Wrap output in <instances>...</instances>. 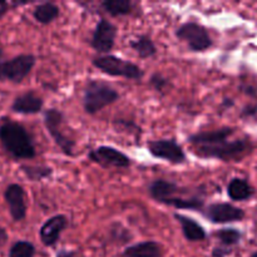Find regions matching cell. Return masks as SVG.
Masks as SVG:
<instances>
[{"label": "cell", "instance_id": "6da1fadb", "mask_svg": "<svg viewBox=\"0 0 257 257\" xmlns=\"http://www.w3.org/2000/svg\"><path fill=\"white\" fill-rule=\"evenodd\" d=\"M233 128L223 127L210 132H200L188 137V142L195 148V155L201 158H215L232 161L240 158L247 151L248 146L243 140L230 141Z\"/></svg>", "mask_w": 257, "mask_h": 257}, {"label": "cell", "instance_id": "7a4b0ae2", "mask_svg": "<svg viewBox=\"0 0 257 257\" xmlns=\"http://www.w3.org/2000/svg\"><path fill=\"white\" fill-rule=\"evenodd\" d=\"M0 142L5 151L17 160H32L37 155L29 132L14 120L4 119L0 123Z\"/></svg>", "mask_w": 257, "mask_h": 257}, {"label": "cell", "instance_id": "3957f363", "mask_svg": "<svg viewBox=\"0 0 257 257\" xmlns=\"http://www.w3.org/2000/svg\"><path fill=\"white\" fill-rule=\"evenodd\" d=\"M119 99L117 90L108 83L92 79L87 83L83 95V107L88 114H95Z\"/></svg>", "mask_w": 257, "mask_h": 257}, {"label": "cell", "instance_id": "277c9868", "mask_svg": "<svg viewBox=\"0 0 257 257\" xmlns=\"http://www.w3.org/2000/svg\"><path fill=\"white\" fill-rule=\"evenodd\" d=\"M93 65L104 74L110 77H122L125 79H141L143 75L142 69L137 64L122 59L115 55H99L93 59Z\"/></svg>", "mask_w": 257, "mask_h": 257}, {"label": "cell", "instance_id": "5b68a950", "mask_svg": "<svg viewBox=\"0 0 257 257\" xmlns=\"http://www.w3.org/2000/svg\"><path fill=\"white\" fill-rule=\"evenodd\" d=\"M176 37L188 45L191 52H205L212 47L210 33L201 24L188 22L176 30Z\"/></svg>", "mask_w": 257, "mask_h": 257}, {"label": "cell", "instance_id": "8992f818", "mask_svg": "<svg viewBox=\"0 0 257 257\" xmlns=\"http://www.w3.org/2000/svg\"><path fill=\"white\" fill-rule=\"evenodd\" d=\"M35 62L37 59L33 54H20L9 60H0V80L23 82L32 72Z\"/></svg>", "mask_w": 257, "mask_h": 257}, {"label": "cell", "instance_id": "52a82bcc", "mask_svg": "<svg viewBox=\"0 0 257 257\" xmlns=\"http://www.w3.org/2000/svg\"><path fill=\"white\" fill-rule=\"evenodd\" d=\"M64 117L60 110L55 109V108H50V109L45 110L44 113V124L49 135L57 143L58 147L63 151V153L69 157L74 155V142L72 140L64 136L62 133V124Z\"/></svg>", "mask_w": 257, "mask_h": 257}, {"label": "cell", "instance_id": "ba28073f", "mask_svg": "<svg viewBox=\"0 0 257 257\" xmlns=\"http://www.w3.org/2000/svg\"><path fill=\"white\" fill-rule=\"evenodd\" d=\"M148 151L153 157L165 160L172 165H182L186 162V153L175 140H155L147 145Z\"/></svg>", "mask_w": 257, "mask_h": 257}, {"label": "cell", "instance_id": "9c48e42d", "mask_svg": "<svg viewBox=\"0 0 257 257\" xmlns=\"http://www.w3.org/2000/svg\"><path fill=\"white\" fill-rule=\"evenodd\" d=\"M88 157L104 168H128L132 163L127 155L110 146H100L90 151Z\"/></svg>", "mask_w": 257, "mask_h": 257}, {"label": "cell", "instance_id": "30bf717a", "mask_svg": "<svg viewBox=\"0 0 257 257\" xmlns=\"http://www.w3.org/2000/svg\"><path fill=\"white\" fill-rule=\"evenodd\" d=\"M115 37H117V27L109 20L100 19L95 25L90 44L95 52L107 55L114 47Z\"/></svg>", "mask_w": 257, "mask_h": 257}, {"label": "cell", "instance_id": "8fae6325", "mask_svg": "<svg viewBox=\"0 0 257 257\" xmlns=\"http://www.w3.org/2000/svg\"><path fill=\"white\" fill-rule=\"evenodd\" d=\"M205 216L213 223H228L241 221L245 217V212L231 203H211L206 208Z\"/></svg>", "mask_w": 257, "mask_h": 257}, {"label": "cell", "instance_id": "7c38bea8", "mask_svg": "<svg viewBox=\"0 0 257 257\" xmlns=\"http://www.w3.org/2000/svg\"><path fill=\"white\" fill-rule=\"evenodd\" d=\"M5 201L9 206L10 216L14 221L24 220L27 216V205H25V192L18 183H12L7 187L4 193Z\"/></svg>", "mask_w": 257, "mask_h": 257}, {"label": "cell", "instance_id": "4fadbf2b", "mask_svg": "<svg viewBox=\"0 0 257 257\" xmlns=\"http://www.w3.org/2000/svg\"><path fill=\"white\" fill-rule=\"evenodd\" d=\"M67 226L68 218L64 215L52 216L40 227V240L45 246H54L60 238L63 231L67 228Z\"/></svg>", "mask_w": 257, "mask_h": 257}, {"label": "cell", "instance_id": "5bb4252c", "mask_svg": "<svg viewBox=\"0 0 257 257\" xmlns=\"http://www.w3.org/2000/svg\"><path fill=\"white\" fill-rule=\"evenodd\" d=\"M43 109V99L34 92H27L15 98L12 110L19 114H37Z\"/></svg>", "mask_w": 257, "mask_h": 257}, {"label": "cell", "instance_id": "9a60e30c", "mask_svg": "<svg viewBox=\"0 0 257 257\" xmlns=\"http://www.w3.org/2000/svg\"><path fill=\"white\" fill-rule=\"evenodd\" d=\"M175 218L180 222L181 227H182L183 236H185L187 241L197 242V241H203L206 238V236H207L206 235L205 228L197 221L193 220V218L185 215H180V213H176Z\"/></svg>", "mask_w": 257, "mask_h": 257}, {"label": "cell", "instance_id": "2e32d148", "mask_svg": "<svg viewBox=\"0 0 257 257\" xmlns=\"http://www.w3.org/2000/svg\"><path fill=\"white\" fill-rule=\"evenodd\" d=\"M178 192V186L176 183L166 180H156L148 186V193L157 202L163 203L168 198L176 196Z\"/></svg>", "mask_w": 257, "mask_h": 257}, {"label": "cell", "instance_id": "e0dca14e", "mask_svg": "<svg viewBox=\"0 0 257 257\" xmlns=\"http://www.w3.org/2000/svg\"><path fill=\"white\" fill-rule=\"evenodd\" d=\"M124 257H161L162 247L156 241H143L136 245L128 246L123 251Z\"/></svg>", "mask_w": 257, "mask_h": 257}, {"label": "cell", "instance_id": "ac0fdd59", "mask_svg": "<svg viewBox=\"0 0 257 257\" xmlns=\"http://www.w3.org/2000/svg\"><path fill=\"white\" fill-rule=\"evenodd\" d=\"M253 190L242 178H232L227 186V195L233 201H245L252 196Z\"/></svg>", "mask_w": 257, "mask_h": 257}, {"label": "cell", "instance_id": "d6986e66", "mask_svg": "<svg viewBox=\"0 0 257 257\" xmlns=\"http://www.w3.org/2000/svg\"><path fill=\"white\" fill-rule=\"evenodd\" d=\"M60 14V9L58 5H55L54 3H43L39 4L33 12L35 20L40 24H49L53 20L57 19Z\"/></svg>", "mask_w": 257, "mask_h": 257}, {"label": "cell", "instance_id": "ffe728a7", "mask_svg": "<svg viewBox=\"0 0 257 257\" xmlns=\"http://www.w3.org/2000/svg\"><path fill=\"white\" fill-rule=\"evenodd\" d=\"M131 48H132V49L137 53L138 57L142 58V59L153 57V55H156V53H157L156 44L148 35H140L138 38H136L133 42H131Z\"/></svg>", "mask_w": 257, "mask_h": 257}, {"label": "cell", "instance_id": "44dd1931", "mask_svg": "<svg viewBox=\"0 0 257 257\" xmlns=\"http://www.w3.org/2000/svg\"><path fill=\"white\" fill-rule=\"evenodd\" d=\"M100 5L104 12L112 17L128 15L133 9V3L130 0H105Z\"/></svg>", "mask_w": 257, "mask_h": 257}, {"label": "cell", "instance_id": "7402d4cb", "mask_svg": "<svg viewBox=\"0 0 257 257\" xmlns=\"http://www.w3.org/2000/svg\"><path fill=\"white\" fill-rule=\"evenodd\" d=\"M163 205L171 206V207L178 208V210H201L203 206V201L200 197H173L168 198L163 202Z\"/></svg>", "mask_w": 257, "mask_h": 257}, {"label": "cell", "instance_id": "603a6c76", "mask_svg": "<svg viewBox=\"0 0 257 257\" xmlns=\"http://www.w3.org/2000/svg\"><path fill=\"white\" fill-rule=\"evenodd\" d=\"M22 171L30 181H42L53 175V170L48 166H23Z\"/></svg>", "mask_w": 257, "mask_h": 257}, {"label": "cell", "instance_id": "cb8c5ba5", "mask_svg": "<svg viewBox=\"0 0 257 257\" xmlns=\"http://www.w3.org/2000/svg\"><path fill=\"white\" fill-rule=\"evenodd\" d=\"M35 247L29 241H17L9 251V257H34Z\"/></svg>", "mask_w": 257, "mask_h": 257}, {"label": "cell", "instance_id": "d4e9b609", "mask_svg": "<svg viewBox=\"0 0 257 257\" xmlns=\"http://www.w3.org/2000/svg\"><path fill=\"white\" fill-rule=\"evenodd\" d=\"M217 238L225 246H232L240 241L241 232L235 228H222L217 232Z\"/></svg>", "mask_w": 257, "mask_h": 257}, {"label": "cell", "instance_id": "484cf974", "mask_svg": "<svg viewBox=\"0 0 257 257\" xmlns=\"http://www.w3.org/2000/svg\"><path fill=\"white\" fill-rule=\"evenodd\" d=\"M150 84L153 89L162 93L163 90L170 85V80H168V78L163 77L162 74H160V73H155V74L150 78Z\"/></svg>", "mask_w": 257, "mask_h": 257}, {"label": "cell", "instance_id": "4316f807", "mask_svg": "<svg viewBox=\"0 0 257 257\" xmlns=\"http://www.w3.org/2000/svg\"><path fill=\"white\" fill-rule=\"evenodd\" d=\"M231 252L230 248H222V247H216L215 250H213L212 252V256L213 257H225L227 256L228 253Z\"/></svg>", "mask_w": 257, "mask_h": 257}, {"label": "cell", "instance_id": "83f0119b", "mask_svg": "<svg viewBox=\"0 0 257 257\" xmlns=\"http://www.w3.org/2000/svg\"><path fill=\"white\" fill-rule=\"evenodd\" d=\"M55 257H77V253L69 250H60L58 251L57 256Z\"/></svg>", "mask_w": 257, "mask_h": 257}, {"label": "cell", "instance_id": "f1b7e54d", "mask_svg": "<svg viewBox=\"0 0 257 257\" xmlns=\"http://www.w3.org/2000/svg\"><path fill=\"white\" fill-rule=\"evenodd\" d=\"M9 8H10V4H8V3L5 2H0V19L7 14Z\"/></svg>", "mask_w": 257, "mask_h": 257}, {"label": "cell", "instance_id": "f546056e", "mask_svg": "<svg viewBox=\"0 0 257 257\" xmlns=\"http://www.w3.org/2000/svg\"><path fill=\"white\" fill-rule=\"evenodd\" d=\"M257 112V107H253V105H247L246 108H243L242 114L243 115H252Z\"/></svg>", "mask_w": 257, "mask_h": 257}, {"label": "cell", "instance_id": "4dcf8cb0", "mask_svg": "<svg viewBox=\"0 0 257 257\" xmlns=\"http://www.w3.org/2000/svg\"><path fill=\"white\" fill-rule=\"evenodd\" d=\"M7 240H8L7 231H5L3 227H0V246L4 245V243L7 242Z\"/></svg>", "mask_w": 257, "mask_h": 257}, {"label": "cell", "instance_id": "1f68e13d", "mask_svg": "<svg viewBox=\"0 0 257 257\" xmlns=\"http://www.w3.org/2000/svg\"><path fill=\"white\" fill-rule=\"evenodd\" d=\"M223 105H225V107H231V105H233V102L231 99H225Z\"/></svg>", "mask_w": 257, "mask_h": 257}, {"label": "cell", "instance_id": "d6a6232c", "mask_svg": "<svg viewBox=\"0 0 257 257\" xmlns=\"http://www.w3.org/2000/svg\"><path fill=\"white\" fill-rule=\"evenodd\" d=\"M2 58H3V50L0 49V60H2Z\"/></svg>", "mask_w": 257, "mask_h": 257}, {"label": "cell", "instance_id": "836d02e7", "mask_svg": "<svg viewBox=\"0 0 257 257\" xmlns=\"http://www.w3.org/2000/svg\"><path fill=\"white\" fill-rule=\"evenodd\" d=\"M251 257H257V252H255V253H253V255H252V256H251Z\"/></svg>", "mask_w": 257, "mask_h": 257}]
</instances>
